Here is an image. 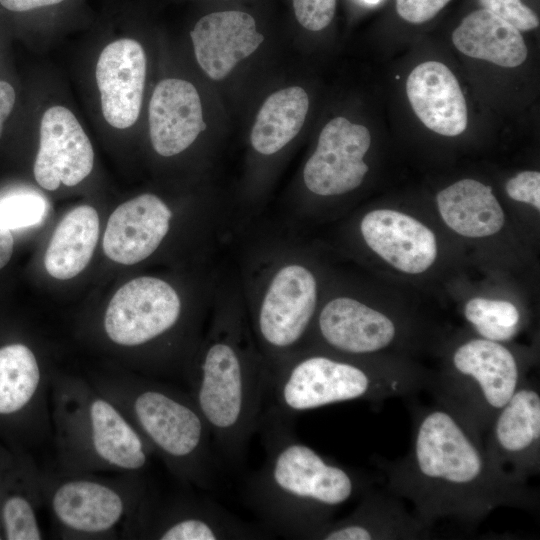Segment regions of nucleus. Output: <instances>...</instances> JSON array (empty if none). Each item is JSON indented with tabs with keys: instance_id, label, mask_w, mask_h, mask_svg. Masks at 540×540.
Listing matches in <instances>:
<instances>
[{
	"instance_id": "nucleus-1",
	"label": "nucleus",
	"mask_w": 540,
	"mask_h": 540,
	"mask_svg": "<svg viewBox=\"0 0 540 540\" xmlns=\"http://www.w3.org/2000/svg\"><path fill=\"white\" fill-rule=\"evenodd\" d=\"M408 452L375 459L386 489L409 502L429 527L440 519L475 524L500 507L536 510L539 493L528 481L498 466L483 436L456 412L434 400L410 406Z\"/></svg>"
},
{
	"instance_id": "nucleus-2",
	"label": "nucleus",
	"mask_w": 540,
	"mask_h": 540,
	"mask_svg": "<svg viewBox=\"0 0 540 540\" xmlns=\"http://www.w3.org/2000/svg\"><path fill=\"white\" fill-rule=\"evenodd\" d=\"M293 419L264 407L257 431L265 458L247 481L246 499L266 530L313 540L340 507L371 487L372 479L300 441Z\"/></svg>"
},
{
	"instance_id": "nucleus-3",
	"label": "nucleus",
	"mask_w": 540,
	"mask_h": 540,
	"mask_svg": "<svg viewBox=\"0 0 540 540\" xmlns=\"http://www.w3.org/2000/svg\"><path fill=\"white\" fill-rule=\"evenodd\" d=\"M50 421L60 473L140 474L153 456L120 408L91 382L52 376Z\"/></svg>"
},
{
	"instance_id": "nucleus-4",
	"label": "nucleus",
	"mask_w": 540,
	"mask_h": 540,
	"mask_svg": "<svg viewBox=\"0 0 540 540\" xmlns=\"http://www.w3.org/2000/svg\"><path fill=\"white\" fill-rule=\"evenodd\" d=\"M91 383L120 408L153 455L180 482L201 489L214 486L212 435L189 392L137 377Z\"/></svg>"
},
{
	"instance_id": "nucleus-5",
	"label": "nucleus",
	"mask_w": 540,
	"mask_h": 540,
	"mask_svg": "<svg viewBox=\"0 0 540 540\" xmlns=\"http://www.w3.org/2000/svg\"><path fill=\"white\" fill-rule=\"evenodd\" d=\"M338 354L290 356L274 367L265 406L294 418L332 404L376 403L427 389L429 376L410 365Z\"/></svg>"
},
{
	"instance_id": "nucleus-6",
	"label": "nucleus",
	"mask_w": 540,
	"mask_h": 540,
	"mask_svg": "<svg viewBox=\"0 0 540 540\" xmlns=\"http://www.w3.org/2000/svg\"><path fill=\"white\" fill-rule=\"evenodd\" d=\"M187 372L189 394L202 413L220 457L240 467L266 404L270 368L243 351L229 331H219Z\"/></svg>"
},
{
	"instance_id": "nucleus-7",
	"label": "nucleus",
	"mask_w": 540,
	"mask_h": 540,
	"mask_svg": "<svg viewBox=\"0 0 540 540\" xmlns=\"http://www.w3.org/2000/svg\"><path fill=\"white\" fill-rule=\"evenodd\" d=\"M43 495L65 539L141 538L153 504L140 474H43Z\"/></svg>"
},
{
	"instance_id": "nucleus-8",
	"label": "nucleus",
	"mask_w": 540,
	"mask_h": 540,
	"mask_svg": "<svg viewBox=\"0 0 540 540\" xmlns=\"http://www.w3.org/2000/svg\"><path fill=\"white\" fill-rule=\"evenodd\" d=\"M527 379L521 359L503 342L474 337L457 344L443 369L429 376L434 400L456 412L482 436Z\"/></svg>"
},
{
	"instance_id": "nucleus-9",
	"label": "nucleus",
	"mask_w": 540,
	"mask_h": 540,
	"mask_svg": "<svg viewBox=\"0 0 540 540\" xmlns=\"http://www.w3.org/2000/svg\"><path fill=\"white\" fill-rule=\"evenodd\" d=\"M181 316L180 297L169 283L156 277H137L113 295L102 328L110 343L135 350L168 336L179 325Z\"/></svg>"
},
{
	"instance_id": "nucleus-10",
	"label": "nucleus",
	"mask_w": 540,
	"mask_h": 540,
	"mask_svg": "<svg viewBox=\"0 0 540 540\" xmlns=\"http://www.w3.org/2000/svg\"><path fill=\"white\" fill-rule=\"evenodd\" d=\"M317 306V282L299 264L285 265L273 276L256 317L259 337L274 356V366L288 358L308 333Z\"/></svg>"
},
{
	"instance_id": "nucleus-11",
	"label": "nucleus",
	"mask_w": 540,
	"mask_h": 540,
	"mask_svg": "<svg viewBox=\"0 0 540 540\" xmlns=\"http://www.w3.org/2000/svg\"><path fill=\"white\" fill-rule=\"evenodd\" d=\"M489 457L528 481L540 471V391L526 379L498 411L483 436Z\"/></svg>"
},
{
	"instance_id": "nucleus-12",
	"label": "nucleus",
	"mask_w": 540,
	"mask_h": 540,
	"mask_svg": "<svg viewBox=\"0 0 540 540\" xmlns=\"http://www.w3.org/2000/svg\"><path fill=\"white\" fill-rule=\"evenodd\" d=\"M269 536L264 527L247 523L206 497L179 496L153 502L141 539L248 540Z\"/></svg>"
},
{
	"instance_id": "nucleus-13",
	"label": "nucleus",
	"mask_w": 540,
	"mask_h": 540,
	"mask_svg": "<svg viewBox=\"0 0 540 540\" xmlns=\"http://www.w3.org/2000/svg\"><path fill=\"white\" fill-rule=\"evenodd\" d=\"M370 143V133L365 126L353 124L344 117L330 120L305 164L306 187L321 196L341 195L357 188L368 172L363 158Z\"/></svg>"
},
{
	"instance_id": "nucleus-14",
	"label": "nucleus",
	"mask_w": 540,
	"mask_h": 540,
	"mask_svg": "<svg viewBox=\"0 0 540 540\" xmlns=\"http://www.w3.org/2000/svg\"><path fill=\"white\" fill-rule=\"evenodd\" d=\"M93 164L92 144L75 115L59 105L47 109L33 168L36 182L49 191L60 184L75 186L90 174Z\"/></svg>"
},
{
	"instance_id": "nucleus-15",
	"label": "nucleus",
	"mask_w": 540,
	"mask_h": 540,
	"mask_svg": "<svg viewBox=\"0 0 540 540\" xmlns=\"http://www.w3.org/2000/svg\"><path fill=\"white\" fill-rule=\"evenodd\" d=\"M316 323L318 336L328 349L350 356L376 358L400 335L393 317L350 297L328 301Z\"/></svg>"
},
{
	"instance_id": "nucleus-16",
	"label": "nucleus",
	"mask_w": 540,
	"mask_h": 540,
	"mask_svg": "<svg viewBox=\"0 0 540 540\" xmlns=\"http://www.w3.org/2000/svg\"><path fill=\"white\" fill-rule=\"evenodd\" d=\"M430 531L403 499L369 487L350 514L333 519L313 540H415L428 538Z\"/></svg>"
},
{
	"instance_id": "nucleus-17",
	"label": "nucleus",
	"mask_w": 540,
	"mask_h": 540,
	"mask_svg": "<svg viewBox=\"0 0 540 540\" xmlns=\"http://www.w3.org/2000/svg\"><path fill=\"white\" fill-rule=\"evenodd\" d=\"M101 109L108 124L118 129L138 119L146 78V55L139 42L122 38L109 43L96 64Z\"/></svg>"
},
{
	"instance_id": "nucleus-18",
	"label": "nucleus",
	"mask_w": 540,
	"mask_h": 540,
	"mask_svg": "<svg viewBox=\"0 0 540 540\" xmlns=\"http://www.w3.org/2000/svg\"><path fill=\"white\" fill-rule=\"evenodd\" d=\"M51 381L28 345L1 346L0 419L26 418L40 432H49Z\"/></svg>"
},
{
	"instance_id": "nucleus-19",
	"label": "nucleus",
	"mask_w": 540,
	"mask_h": 540,
	"mask_svg": "<svg viewBox=\"0 0 540 540\" xmlns=\"http://www.w3.org/2000/svg\"><path fill=\"white\" fill-rule=\"evenodd\" d=\"M368 247L395 269L420 274L436 260L434 233L414 217L391 209L368 212L360 223Z\"/></svg>"
},
{
	"instance_id": "nucleus-20",
	"label": "nucleus",
	"mask_w": 540,
	"mask_h": 540,
	"mask_svg": "<svg viewBox=\"0 0 540 540\" xmlns=\"http://www.w3.org/2000/svg\"><path fill=\"white\" fill-rule=\"evenodd\" d=\"M172 212L156 195L146 193L119 205L110 215L103 250L112 261L133 265L149 257L170 227Z\"/></svg>"
},
{
	"instance_id": "nucleus-21",
	"label": "nucleus",
	"mask_w": 540,
	"mask_h": 540,
	"mask_svg": "<svg viewBox=\"0 0 540 540\" xmlns=\"http://www.w3.org/2000/svg\"><path fill=\"white\" fill-rule=\"evenodd\" d=\"M206 128L198 91L188 81H160L149 104V133L154 150L170 157L187 149Z\"/></svg>"
},
{
	"instance_id": "nucleus-22",
	"label": "nucleus",
	"mask_w": 540,
	"mask_h": 540,
	"mask_svg": "<svg viewBox=\"0 0 540 540\" xmlns=\"http://www.w3.org/2000/svg\"><path fill=\"white\" fill-rule=\"evenodd\" d=\"M190 36L198 64L213 80L225 78L264 40L254 18L241 11L210 13L197 21Z\"/></svg>"
},
{
	"instance_id": "nucleus-23",
	"label": "nucleus",
	"mask_w": 540,
	"mask_h": 540,
	"mask_svg": "<svg viewBox=\"0 0 540 540\" xmlns=\"http://www.w3.org/2000/svg\"><path fill=\"white\" fill-rule=\"evenodd\" d=\"M408 100L416 116L430 130L457 136L467 127V107L460 85L441 62L416 66L406 83Z\"/></svg>"
},
{
	"instance_id": "nucleus-24",
	"label": "nucleus",
	"mask_w": 540,
	"mask_h": 540,
	"mask_svg": "<svg viewBox=\"0 0 540 540\" xmlns=\"http://www.w3.org/2000/svg\"><path fill=\"white\" fill-rule=\"evenodd\" d=\"M436 202L445 224L465 237L494 235L505 223L504 211L492 188L474 179H462L441 190Z\"/></svg>"
},
{
	"instance_id": "nucleus-25",
	"label": "nucleus",
	"mask_w": 540,
	"mask_h": 540,
	"mask_svg": "<svg viewBox=\"0 0 540 540\" xmlns=\"http://www.w3.org/2000/svg\"><path fill=\"white\" fill-rule=\"evenodd\" d=\"M452 41L463 54L501 67H516L527 57L520 31L486 9L468 14L454 30Z\"/></svg>"
},
{
	"instance_id": "nucleus-26",
	"label": "nucleus",
	"mask_w": 540,
	"mask_h": 540,
	"mask_svg": "<svg viewBox=\"0 0 540 540\" xmlns=\"http://www.w3.org/2000/svg\"><path fill=\"white\" fill-rule=\"evenodd\" d=\"M99 237L96 209L81 205L69 211L58 223L44 256L50 276L67 280L77 276L89 264Z\"/></svg>"
},
{
	"instance_id": "nucleus-27",
	"label": "nucleus",
	"mask_w": 540,
	"mask_h": 540,
	"mask_svg": "<svg viewBox=\"0 0 540 540\" xmlns=\"http://www.w3.org/2000/svg\"><path fill=\"white\" fill-rule=\"evenodd\" d=\"M308 107V95L298 86L270 95L261 106L252 128V147L263 155L281 150L299 133Z\"/></svg>"
},
{
	"instance_id": "nucleus-28",
	"label": "nucleus",
	"mask_w": 540,
	"mask_h": 540,
	"mask_svg": "<svg viewBox=\"0 0 540 540\" xmlns=\"http://www.w3.org/2000/svg\"><path fill=\"white\" fill-rule=\"evenodd\" d=\"M464 316L480 337L498 342L510 341L521 327L518 308L505 300L472 298L464 306Z\"/></svg>"
},
{
	"instance_id": "nucleus-29",
	"label": "nucleus",
	"mask_w": 540,
	"mask_h": 540,
	"mask_svg": "<svg viewBox=\"0 0 540 540\" xmlns=\"http://www.w3.org/2000/svg\"><path fill=\"white\" fill-rule=\"evenodd\" d=\"M43 501L26 495H12L0 502V521L7 540H40L44 538L38 519ZM44 503V502H43Z\"/></svg>"
},
{
	"instance_id": "nucleus-30",
	"label": "nucleus",
	"mask_w": 540,
	"mask_h": 540,
	"mask_svg": "<svg viewBox=\"0 0 540 540\" xmlns=\"http://www.w3.org/2000/svg\"><path fill=\"white\" fill-rule=\"evenodd\" d=\"M45 200L35 194H15L0 200V228L15 230L36 225L46 213Z\"/></svg>"
},
{
	"instance_id": "nucleus-31",
	"label": "nucleus",
	"mask_w": 540,
	"mask_h": 540,
	"mask_svg": "<svg viewBox=\"0 0 540 540\" xmlns=\"http://www.w3.org/2000/svg\"><path fill=\"white\" fill-rule=\"evenodd\" d=\"M483 9L510 23L519 31H528L539 26L536 13L521 0H479Z\"/></svg>"
},
{
	"instance_id": "nucleus-32",
	"label": "nucleus",
	"mask_w": 540,
	"mask_h": 540,
	"mask_svg": "<svg viewBox=\"0 0 540 540\" xmlns=\"http://www.w3.org/2000/svg\"><path fill=\"white\" fill-rule=\"evenodd\" d=\"M335 7L336 0H293L298 22L311 31L326 28L334 17Z\"/></svg>"
},
{
	"instance_id": "nucleus-33",
	"label": "nucleus",
	"mask_w": 540,
	"mask_h": 540,
	"mask_svg": "<svg viewBox=\"0 0 540 540\" xmlns=\"http://www.w3.org/2000/svg\"><path fill=\"white\" fill-rule=\"evenodd\" d=\"M508 196L518 202L540 209V173L523 171L509 179L505 185Z\"/></svg>"
},
{
	"instance_id": "nucleus-34",
	"label": "nucleus",
	"mask_w": 540,
	"mask_h": 540,
	"mask_svg": "<svg viewBox=\"0 0 540 540\" xmlns=\"http://www.w3.org/2000/svg\"><path fill=\"white\" fill-rule=\"evenodd\" d=\"M450 0H396L401 18L413 24L424 23L435 17Z\"/></svg>"
},
{
	"instance_id": "nucleus-35",
	"label": "nucleus",
	"mask_w": 540,
	"mask_h": 540,
	"mask_svg": "<svg viewBox=\"0 0 540 540\" xmlns=\"http://www.w3.org/2000/svg\"><path fill=\"white\" fill-rule=\"evenodd\" d=\"M16 94L14 88L6 81L0 80V137L3 125L13 110Z\"/></svg>"
},
{
	"instance_id": "nucleus-36",
	"label": "nucleus",
	"mask_w": 540,
	"mask_h": 540,
	"mask_svg": "<svg viewBox=\"0 0 540 540\" xmlns=\"http://www.w3.org/2000/svg\"><path fill=\"white\" fill-rule=\"evenodd\" d=\"M64 0H0V4L7 10L24 12L41 7L59 4Z\"/></svg>"
},
{
	"instance_id": "nucleus-37",
	"label": "nucleus",
	"mask_w": 540,
	"mask_h": 540,
	"mask_svg": "<svg viewBox=\"0 0 540 540\" xmlns=\"http://www.w3.org/2000/svg\"><path fill=\"white\" fill-rule=\"evenodd\" d=\"M13 236L10 230L0 228V269L11 259L13 253Z\"/></svg>"
},
{
	"instance_id": "nucleus-38",
	"label": "nucleus",
	"mask_w": 540,
	"mask_h": 540,
	"mask_svg": "<svg viewBox=\"0 0 540 540\" xmlns=\"http://www.w3.org/2000/svg\"><path fill=\"white\" fill-rule=\"evenodd\" d=\"M362 1H364V2H366V3H369V4H376V3H378L380 0H362Z\"/></svg>"
},
{
	"instance_id": "nucleus-39",
	"label": "nucleus",
	"mask_w": 540,
	"mask_h": 540,
	"mask_svg": "<svg viewBox=\"0 0 540 540\" xmlns=\"http://www.w3.org/2000/svg\"><path fill=\"white\" fill-rule=\"evenodd\" d=\"M1 536H2V535H1V533H0V539L2 538Z\"/></svg>"
}]
</instances>
